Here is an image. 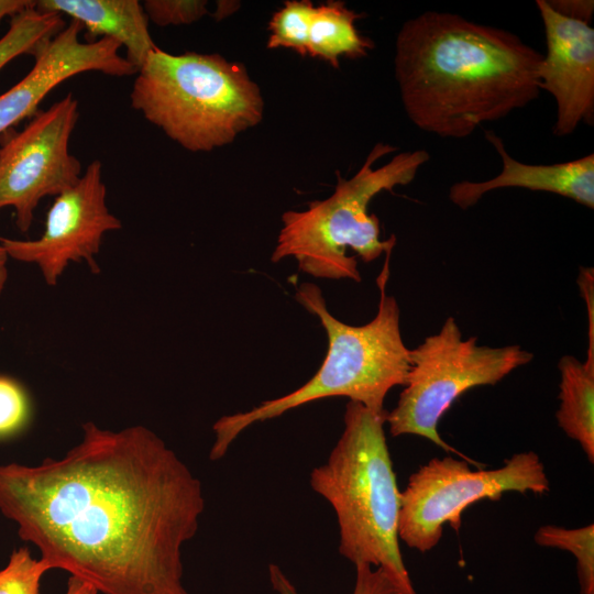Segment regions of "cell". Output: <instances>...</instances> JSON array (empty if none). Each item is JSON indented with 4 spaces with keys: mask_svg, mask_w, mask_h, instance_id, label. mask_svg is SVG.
<instances>
[{
    "mask_svg": "<svg viewBox=\"0 0 594 594\" xmlns=\"http://www.w3.org/2000/svg\"><path fill=\"white\" fill-rule=\"evenodd\" d=\"M204 509L201 482L144 426L88 421L59 459L0 464V512L19 537L102 594H189L183 546Z\"/></svg>",
    "mask_w": 594,
    "mask_h": 594,
    "instance_id": "obj_1",
    "label": "cell"
},
{
    "mask_svg": "<svg viewBox=\"0 0 594 594\" xmlns=\"http://www.w3.org/2000/svg\"><path fill=\"white\" fill-rule=\"evenodd\" d=\"M541 59L509 31L428 11L399 30L394 72L404 110L418 129L463 139L539 96Z\"/></svg>",
    "mask_w": 594,
    "mask_h": 594,
    "instance_id": "obj_2",
    "label": "cell"
},
{
    "mask_svg": "<svg viewBox=\"0 0 594 594\" xmlns=\"http://www.w3.org/2000/svg\"><path fill=\"white\" fill-rule=\"evenodd\" d=\"M391 252L376 282L380 302L375 317L365 324L351 326L330 314L321 289L311 283L296 289L297 301L317 316L328 337V351L315 375L297 389L265 400L248 411L226 415L212 426L215 441L209 459L218 461L250 426L328 397H346L372 411L383 413L388 392L405 386L410 371V350L399 326V307L386 293Z\"/></svg>",
    "mask_w": 594,
    "mask_h": 594,
    "instance_id": "obj_3",
    "label": "cell"
},
{
    "mask_svg": "<svg viewBox=\"0 0 594 594\" xmlns=\"http://www.w3.org/2000/svg\"><path fill=\"white\" fill-rule=\"evenodd\" d=\"M386 414L349 400L342 435L327 461L312 469L310 486L336 513L339 553L354 565L383 569L403 594H417L399 548L402 492L384 430Z\"/></svg>",
    "mask_w": 594,
    "mask_h": 594,
    "instance_id": "obj_4",
    "label": "cell"
},
{
    "mask_svg": "<svg viewBox=\"0 0 594 594\" xmlns=\"http://www.w3.org/2000/svg\"><path fill=\"white\" fill-rule=\"evenodd\" d=\"M131 105L191 152L230 144L258 124L264 101L245 67L218 54H169L156 47L139 68Z\"/></svg>",
    "mask_w": 594,
    "mask_h": 594,
    "instance_id": "obj_5",
    "label": "cell"
},
{
    "mask_svg": "<svg viewBox=\"0 0 594 594\" xmlns=\"http://www.w3.org/2000/svg\"><path fill=\"white\" fill-rule=\"evenodd\" d=\"M395 151L397 147L389 144H375L351 178L338 174L330 197L309 202L304 211L284 212L271 261L292 256L301 272L314 277L361 282L356 256L346 255L348 249L370 263L396 244L395 235L381 240L380 220L369 213L371 200L384 190L411 183L430 158L427 151L416 150L396 154L385 165L373 168L376 161Z\"/></svg>",
    "mask_w": 594,
    "mask_h": 594,
    "instance_id": "obj_6",
    "label": "cell"
},
{
    "mask_svg": "<svg viewBox=\"0 0 594 594\" xmlns=\"http://www.w3.org/2000/svg\"><path fill=\"white\" fill-rule=\"evenodd\" d=\"M534 355L519 345H479L476 338L464 340L453 317L439 332L410 350V371L397 405L386 414L393 437L416 435L447 452L465 455L447 443L438 424L466 391L495 385Z\"/></svg>",
    "mask_w": 594,
    "mask_h": 594,
    "instance_id": "obj_7",
    "label": "cell"
},
{
    "mask_svg": "<svg viewBox=\"0 0 594 594\" xmlns=\"http://www.w3.org/2000/svg\"><path fill=\"white\" fill-rule=\"evenodd\" d=\"M549 491L544 465L534 451L516 453L494 470L473 471L470 462L450 455L433 458L410 475L402 492L398 537L409 548L427 552L439 543L444 524L459 531L470 505L499 501L508 492Z\"/></svg>",
    "mask_w": 594,
    "mask_h": 594,
    "instance_id": "obj_8",
    "label": "cell"
},
{
    "mask_svg": "<svg viewBox=\"0 0 594 594\" xmlns=\"http://www.w3.org/2000/svg\"><path fill=\"white\" fill-rule=\"evenodd\" d=\"M79 117L72 94L37 111L20 132L0 146V209L12 207L15 224L26 232L46 196H57L80 178L81 164L69 152Z\"/></svg>",
    "mask_w": 594,
    "mask_h": 594,
    "instance_id": "obj_9",
    "label": "cell"
},
{
    "mask_svg": "<svg viewBox=\"0 0 594 594\" xmlns=\"http://www.w3.org/2000/svg\"><path fill=\"white\" fill-rule=\"evenodd\" d=\"M121 228V221L106 204L102 165L91 162L78 182L55 197L45 228L36 240L0 238L8 256L38 266L47 285L54 286L70 262L86 261L99 272L95 256L106 232Z\"/></svg>",
    "mask_w": 594,
    "mask_h": 594,
    "instance_id": "obj_10",
    "label": "cell"
},
{
    "mask_svg": "<svg viewBox=\"0 0 594 594\" xmlns=\"http://www.w3.org/2000/svg\"><path fill=\"white\" fill-rule=\"evenodd\" d=\"M81 25L72 21L32 53V69L0 95V134L37 113L41 101L64 80L85 72L124 77L138 69L119 54L121 44L109 37L80 42Z\"/></svg>",
    "mask_w": 594,
    "mask_h": 594,
    "instance_id": "obj_11",
    "label": "cell"
},
{
    "mask_svg": "<svg viewBox=\"0 0 594 594\" xmlns=\"http://www.w3.org/2000/svg\"><path fill=\"white\" fill-rule=\"evenodd\" d=\"M547 53L539 67V88L557 103L553 133L566 136L580 123L594 122V30L590 23L557 12L537 0Z\"/></svg>",
    "mask_w": 594,
    "mask_h": 594,
    "instance_id": "obj_12",
    "label": "cell"
},
{
    "mask_svg": "<svg viewBox=\"0 0 594 594\" xmlns=\"http://www.w3.org/2000/svg\"><path fill=\"white\" fill-rule=\"evenodd\" d=\"M486 140L502 160V170L483 182L462 180L449 189V199L461 209H469L487 193L517 187L563 196L590 209L594 208V154L556 164H525L510 156L503 140L485 130Z\"/></svg>",
    "mask_w": 594,
    "mask_h": 594,
    "instance_id": "obj_13",
    "label": "cell"
},
{
    "mask_svg": "<svg viewBox=\"0 0 594 594\" xmlns=\"http://www.w3.org/2000/svg\"><path fill=\"white\" fill-rule=\"evenodd\" d=\"M36 9L70 16L90 37L116 40L125 47V58L139 70L157 46L147 16L138 0H41Z\"/></svg>",
    "mask_w": 594,
    "mask_h": 594,
    "instance_id": "obj_14",
    "label": "cell"
},
{
    "mask_svg": "<svg viewBox=\"0 0 594 594\" xmlns=\"http://www.w3.org/2000/svg\"><path fill=\"white\" fill-rule=\"evenodd\" d=\"M594 279L591 274L579 277L588 317V346L584 362L564 355L558 363L560 371V406L556 413L559 427L594 462Z\"/></svg>",
    "mask_w": 594,
    "mask_h": 594,
    "instance_id": "obj_15",
    "label": "cell"
},
{
    "mask_svg": "<svg viewBox=\"0 0 594 594\" xmlns=\"http://www.w3.org/2000/svg\"><path fill=\"white\" fill-rule=\"evenodd\" d=\"M362 14L348 9L341 1H328L315 7L308 41V55L339 67V57L362 58L374 44L362 36L354 22Z\"/></svg>",
    "mask_w": 594,
    "mask_h": 594,
    "instance_id": "obj_16",
    "label": "cell"
},
{
    "mask_svg": "<svg viewBox=\"0 0 594 594\" xmlns=\"http://www.w3.org/2000/svg\"><path fill=\"white\" fill-rule=\"evenodd\" d=\"M35 6L13 15L0 38V70L18 56L32 54L42 42L66 26L61 14L37 10Z\"/></svg>",
    "mask_w": 594,
    "mask_h": 594,
    "instance_id": "obj_17",
    "label": "cell"
},
{
    "mask_svg": "<svg viewBox=\"0 0 594 594\" xmlns=\"http://www.w3.org/2000/svg\"><path fill=\"white\" fill-rule=\"evenodd\" d=\"M541 547L557 548L571 552L576 559L580 594H594V525L568 529L541 526L534 536Z\"/></svg>",
    "mask_w": 594,
    "mask_h": 594,
    "instance_id": "obj_18",
    "label": "cell"
},
{
    "mask_svg": "<svg viewBox=\"0 0 594 594\" xmlns=\"http://www.w3.org/2000/svg\"><path fill=\"white\" fill-rule=\"evenodd\" d=\"M315 7L309 0L286 1L270 21L268 48H290L301 56L308 54L311 16Z\"/></svg>",
    "mask_w": 594,
    "mask_h": 594,
    "instance_id": "obj_19",
    "label": "cell"
},
{
    "mask_svg": "<svg viewBox=\"0 0 594 594\" xmlns=\"http://www.w3.org/2000/svg\"><path fill=\"white\" fill-rule=\"evenodd\" d=\"M50 570L43 559L33 558L26 547H21L0 570V594H40L41 579Z\"/></svg>",
    "mask_w": 594,
    "mask_h": 594,
    "instance_id": "obj_20",
    "label": "cell"
},
{
    "mask_svg": "<svg viewBox=\"0 0 594 594\" xmlns=\"http://www.w3.org/2000/svg\"><path fill=\"white\" fill-rule=\"evenodd\" d=\"M354 566L355 584L352 594H403L383 569H374L369 564H356ZM268 576L273 590L278 594H299L277 564H268Z\"/></svg>",
    "mask_w": 594,
    "mask_h": 594,
    "instance_id": "obj_21",
    "label": "cell"
},
{
    "mask_svg": "<svg viewBox=\"0 0 594 594\" xmlns=\"http://www.w3.org/2000/svg\"><path fill=\"white\" fill-rule=\"evenodd\" d=\"M143 10L160 26L190 24L208 14L202 0H146Z\"/></svg>",
    "mask_w": 594,
    "mask_h": 594,
    "instance_id": "obj_22",
    "label": "cell"
},
{
    "mask_svg": "<svg viewBox=\"0 0 594 594\" xmlns=\"http://www.w3.org/2000/svg\"><path fill=\"white\" fill-rule=\"evenodd\" d=\"M29 417L25 392L14 380L0 376V437L20 430Z\"/></svg>",
    "mask_w": 594,
    "mask_h": 594,
    "instance_id": "obj_23",
    "label": "cell"
},
{
    "mask_svg": "<svg viewBox=\"0 0 594 594\" xmlns=\"http://www.w3.org/2000/svg\"><path fill=\"white\" fill-rule=\"evenodd\" d=\"M550 6L559 13L576 20L591 23L594 4L593 1L583 0H548Z\"/></svg>",
    "mask_w": 594,
    "mask_h": 594,
    "instance_id": "obj_24",
    "label": "cell"
},
{
    "mask_svg": "<svg viewBox=\"0 0 594 594\" xmlns=\"http://www.w3.org/2000/svg\"><path fill=\"white\" fill-rule=\"evenodd\" d=\"M36 4V1L29 0H0V20L7 15H15Z\"/></svg>",
    "mask_w": 594,
    "mask_h": 594,
    "instance_id": "obj_25",
    "label": "cell"
},
{
    "mask_svg": "<svg viewBox=\"0 0 594 594\" xmlns=\"http://www.w3.org/2000/svg\"><path fill=\"white\" fill-rule=\"evenodd\" d=\"M65 594H98V592L89 583L75 576H69Z\"/></svg>",
    "mask_w": 594,
    "mask_h": 594,
    "instance_id": "obj_26",
    "label": "cell"
},
{
    "mask_svg": "<svg viewBox=\"0 0 594 594\" xmlns=\"http://www.w3.org/2000/svg\"><path fill=\"white\" fill-rule=\"evenodd\" d=\"M8 254L3 248V245L0 242V295L4 288L7 278H8V270H7V260Z\"/></svg>",
    "mask_w": 594,
    "mask_h": 594,
    "instance_id": "obj_27",
    "label": "cell"
}]
</instances>
